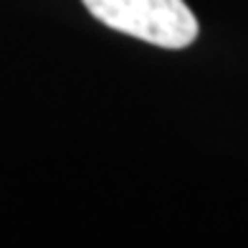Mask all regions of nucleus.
<instances>
[{"label": "nucleus", "mask_w": 248, "mask_h": 248, "mask_svg": "<svg viewBox=\"0 0 248 248\" xmlns=\"http://www.w3.org/2000/svg\"><path fill=\"white\" fill-rule=\"evenodd\" d=\"M99 23L160 48H185L198 38V18L185 0H81Z\"/></svg>", "instance_id": "nucleus-1"}]
</instances>
